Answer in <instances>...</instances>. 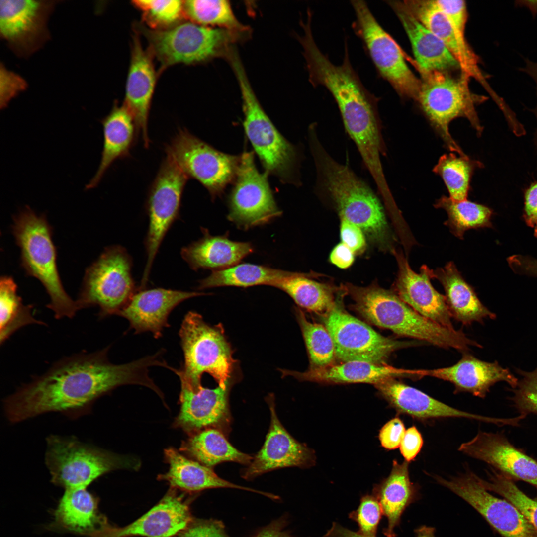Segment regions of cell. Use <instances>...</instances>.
<instances>
[{"mask_svg": "<svg viewBox=\"0 0 537 537\" xmlns=\"http://www.w3.org/2000/svg\"><path fill=\"white\" fill-rule=\"evenodd\" d=\"M109 348L63 358L21 386L4 400L7 419L17 423L48 412L79 415L89 410L97 398L123 385L158 390L149 374L151 367L161 365L157 354L114 364L108 360Z\"/></svg>", "mask_w": 537, "mask_h": 537, "instance_id": "1", "label": "cell"}, {"mask_svg": "<svg viewBox=\"0 0 537 537\" xmlns=\"http://www.w3.org/2000/svg\"><path fill=\"white\" fill-rule=\"evenodd\" d=\"M311 145L318 186L333 201L341 218L359 227L382 248H391L393 238L383 207L370 187L349 167L332 158L315 136Z\"/></svg>", "mask_w": 537, "mask_h": 537, "instance_id": "2", "label": "cell"}, {"mask_svg": "<svg viewBox=\"0 0 537 537\" xmlns=\"http://www.w3.org/2000/svg\"><path fill=\"white\" fill-rule=\"evenodd\" d=\"M13 221L12 232L20 250L21 265L28 275L38 279L45 287L50 299L46 306L56 319L73 318L80 309L62 284L52 229L45 216L26 207Z\"/></svg>", "mask_w": 537, "mask_h": 537, "instance_id": "3", "label": "cell"}, {"mask_svg": "<svg viewBox=\"0 0 537 537\" xmlns=\"http://www.w3.org/2000/svg\"><path fill=\"white\" fill-rule=\"evenodd\" d=\"M179 334L184 362L180 369L175 368L173 372L180 383L198 388L202 386L201 378L205 373L219 386L234 381L235 361L221 326L209 325L199 313L189 311L183 319Z\"/></svg>", "mask_w": 537, "mask_h": 537, "instance_id": "4", "label": "cell"}, {"mask_svg": "<svg viewBox=\"0 0 537 537\" xmlns=\"http://www.w3.org/2000/svg\"><path fill=\"white\" fill-rule=\"evenodd\" d=\"M238 81L244 114L246 136L265 172L283 183H298V155L295 146L279 132L260 104L239 56L229 61Z\"/></svg>", "mask_w": 537, "mask_h": 537, "instance_id": "5", "label": "cell"}, {"mask_svg": "<svg viewBox=\"0 0 537 537\" xmlns=\"http://www.w3.org/2000/svg\"><path fill=\"white\" fill-rule=\"evenodd\" d=\"M140 28L149 44L150 53L163 68L226 57L233 44L247 36V33L206 27L192 21L164 30Z\"/></svg>", "mask_w": 537, "mask_h": 537, "instance_id": "6", "label": "cell"}, {"mask_svg": "<svg viewBox=\"0 0 537 537\" xmlns=\"http://www.w3.org/2000/svg\"><path fill=\"white\" fill-rule=\"evenodd\" d=\"M421 73L423 80L416 101L446 147L452 152L465 155L450 133L449 124L456 118H465L481 135L483 128L475 105L485 98L473 97L463 78L457 81L438 71Z\"/></svg>", "mask_w": 537, "mask_h": 537, "instance_id": "7", "label": "cell"}, {"mask_svg": "<svg viewBox=\"0 0 537 537\" xmlns=\"http://www.w3.org/2000/svg\"><path fill=\"white\" fill-rule=\"evenodd\" d=\"M45 464L51 481L64 489L86 488L111 471L136 466L131 460L82 443L75 438H47Z\"/></svg>", "mask_w": 537, "mask_h": 537, "instance_id": "8", "label": "cell"}, {"mask_svg": "<svg viewBox=\"0 0 537 537\" xmlns=\"http://www.w3.org/2000/svg\"><path fill=\"white\" fill-rule=\"evenodd\" d=\"M132 259L120 245L108 247L86 270L76 300L80 310L99 308L100 318L118 315L137 292Z\"/></svg>", "mask_w": 537, "mask_h": 537, "instance_id": "9", "label": "cell"}, {"mask_svg": "<svg viewBox=\"0 0 537 537\" xmlns=\"http://www.w3.org/2000/svg\"><path fill=\"white\" fill-rule=\"evenodd\" d=\"M351 3L356 14L352 28L378 75L389 82L400 96L416 101L421 81L408 66L401 48L379 24L365 1L353 0Z\"/></svg>", "mask_w": 537, "mask_h": 537, "instance_id": "10", "label": "cell"}, {"mask_svg": "<svg viewBox=\"0 0 537 537\" xmlns=\"http://www.w3.org/2000/svg\"><path fill=\"white\" fill-rule=\"evenodd\" d=\"M189 178L169 154L150 187L146 201L149 223L145 241L146 262L140 286L145 288L154 260L169 228L179 217Z\"/></svg>", "mask_w": 537, "mask_h": 537, "instance_id": "11", "label": "cell"}, {"mask_svg": "<svg viewBox=\"0 0 537 537\" xmlns=\"http://www.w3.org/2000/svg\"><path fill=\"white\" fill-rule=\"evenodd\" d=\"M323 320L333 339L336 358L341 360L385 364L395 351L417 345L416 341H400L386 337L350 315L336 299Z\"/></svg>", "mask_w": 537, "mask_h": 537, "instance_id": "12", "label": "cell"}, {"mask_svg": "<svg viewBox=\"0 0 537 537\" xmlns=\"http://www.w3.org/2000/svg\"><path fill=\"white\" fill-rule=\"evenodd\" d=\"M166 152L189 178L206 188L213 199L234 182L241 160V155L219 151L185 128L179 129Z\"/></svg>", "mask_w": 537, "mask_h": 537, "instance_id": "13", "label": "cell"}, {"mask_svg": "<svg viewBox=\"0 0 537 537\" xmlns=\"http://www.w3.org/2000/svg\"><path fill=\"white\" fill-rule=\"evenodd\" d=\"M266 172H260L254 153L244 151L228 199V219L247 229L269 222L281 214L275 202Z\"/></svg>", "mask_w": 537, "mask_h": 537, "instance_id": "14", "label": "cell"}, {"mask_svg": "<svg viewBox=\"0 0 537 537\" xmlns=\"http://www.w3.org/2000/svg\"><path fill=\"white\" fill-rule=\"evenodd\" d=\"M432 477L472 506L503 537H537V531L519 510L508 500L489 493L473 472L449 479Z\"/></svg>", "mask_w": 537, "mask_h": 537, "instance_id": "15", "label": "cell"}, {"mask_svg": "<svg viewBox=\"0 0 537 537\" xmlns=\"http://www.w3.org/2000/svg\"><path fill=\"white\" fill-rule=\"evenodd\" d=\"M57 1H0L1 38L17 56L27 58L49 39L47 23Z\"/></svg>", "mask_w": 537, "mask_h": 537, "instance_id": "16", "label": "cell"}, {"mask_svg": "<svg viewBox=\"0 0 537 537\" xmlns=\"http://www.w3.org/2000/svg\"><path fill=\"white\" fill-rule=\"evenodd\" d=\"M267 400L270 412L269 428L262 448L241 473L246 480L281 468L310 467L315 462L314 451L296 440L281 423L273 396L270 395Z\"/></svg>", "mask_w": 537, "mask_h": 537, "instance_id": "17", "label": "cell"}, {"mask_svg": "<svg viewBox=\"0 0 537 537\" xmlns=\"http://www.w3.org/2000/svg\"><path fill=\"white\" fill-rule=\"evenodd\" d=\"M233 382L213 389L202 386L194 389L180 383L181 407L175 426L190 435L209 428L228 434L231 422L229 396Z\"/></svg>", "mask_w": 537, "mask_h": 537, "instance_id": "18", "label": "cell"}, {"mask_svg": "<svg viewBox=\"0 0 537 537\" xmlns=\"http://www.w3.org/2000/svg\"><path fill=\"white\" fill-rule=\"evenodd\" d=\"M398 270L393 292L418 313L443 327L455 329L445 296L433 286L432 269L422 266L419 273L411 268L401 252L393 249Z\"/></svg>", "mask_w": 537, "mask_h": 537, "instance_id": "19", "label": "cell"}, {"mask_svg": "<svg viewBox=\"0 0 537 537\" xmlns=\"http://www.w3.org/2000/svg\"><path fill=\"white\" fill-rule=\"evenodd\" d=\"M410 377L429 376L452 383L456 392H466L484 398L495 383L505 381L515 388L518 379L498 362L482 361L470 354L464 353L455 364L433 369H406Z\"/></svg>", "mask_w": 537, "mask_h": 537, "instance_id": "20", "label": "cell"}, {"mask_svg": "<svg viewBox=\"0 0 537 537\" xmlns=\"http://www.w3.org/2000/svg\"><path fill=\"white\" fill-rule=\"evenodd\" d=\"M458 450L512 479L523 480L537 488V462L501 434L479 431L472 439L461 444Z\"/></svg>", "mask_w": 537, "mask_h": 537, "instance_id": "21", "label": "cell"}, {"mask_svg": "<svg viewBox=\"0 0 537 537\" xmlns=\"http://www.w3.org/2000/svg\"><path fill=\"white\" fill-rule=\"evenodd\" d=\"M205 294L196 291L156 288L137 292L118 315L126 319L136 334L151 332L160 338L169 327L168 317L183 301Z\"/></svg>", "mask_w": 537, "mask_h": 537, "instance_id": "22", "label": "cell"}, {"mask_svg": "<svg viewBox=\"0 0 537 537\" xmlns=\"http://www.w3.org/2000/svg\"><path fill=\"white\" fill-rule=\"evenodd\" d=\"M389 378L375 385L380 395L397 413L421 421L459 418L500 423L502 420L477 415L450 406L397 379Z\"/></svg>", "mask_w": 537, "mask_h": 537, "instance_id": "23", "label": "cell"}, {"mask_svg": "<svg viewBox=\"0 0 537 537\" xmlns=\"http://www.w3.org/2000/svg\"><path fill=\"white\" fill-rule=\"evenodd\" d=\"M136 36L133 39L123 104L133 116L138 135L141 136L145 147L148 148V124L156 73L151 54L143 49Z\"/></svg>", "mask_w": 537, "mask_h": 537, "instance_id": "24", "label": "cell"}, {"mask_svg": "<svg viewBox=\"0 0 537 537\" xmlns=\"http://www.w3.org/2000/svg\"><path fill=\"white\" fill-rule=\"evenodd\" d=\"M403 2L415 18L445 43L458 62L463 74V78L467 80L473 77L488 87L479 70L477 57L470 50L465 37L456 31L435 0Z\"/></svg>", "mask_w": 537, "mask_h": 537, "instance_id": "25", "label": "cell"}, {"mask_svg": "<svg viewBox=\"0 0 537 537\" xmlns=\"http://www.w3.org/2000/svg\"><path fill=\"white\" fill-rule=\"evenodd\" d=\"M191 521L186 504L179 497L170 493L131 524L107 529L103 537H170L185 530Z\"/></svg>", "mask_w": 537, "mask_h": 537, "instance_id": "26", "label": "cell"}, {"mask_svg": "<svg viewBox=\"0 0 537 537\" xmlns=\"http://www.w3.org/2000/svg\"><path fill=\"white\" fill-rule=\"evenodd\" d=\"M385 2L393 10L402 24L421 73H445L460 68L442 40L419 22L403 1L386 0Z\"/></svg>", "mask_w": 537, "mask_h": 537, "instance_id": "27", "label": "cell"}, {"mask_svg": "<svg viewBox=\"0 0 537 537\" xmlns=\"http://www.w3.org/2000/svg\"><path fill=\"white\" fill-rule=\"evenodd\" d=\"M281 372L283 376H291L301 381L329 384L365 383L374 385L389 378L408 377L405 369L362 361L310 367L304 372L283 370Z\"/></svg>", "mask_w": 537, "mask_h": 537, "instance_id": "28", "label": "cell"}, {"mask_svg": "<svg viewBox=\"0 0 537 537\" xmlns=\"http://www.w3.org/2000/svg\"><path fill=\"white\" fill-rule=\"evenodd\" d=\"M103 144L98 169L87 189L96 187L106 171L119 159L130 156V151L139 135L134 119L124 104L115 103L110 112L102 120Z\"/></svg>", "mask_w": 537, "mask_h": 537, "instance_id": "29", "label": "cell"}, {"mask_svg": "<svg viewBox=\"0 0 537 537\" xmlns=\"http://www.w3.org/2000/svg\"><path fill=\"white\" fill-rule=\"evenodd\" d=\"M432 278L443 285L445 297L451 317L464 325L484 319H495L496 315L480 301L472 287L462 276L454 263L432 269Z\"/></svg>", "mask_w": 537, "mask_h": 537, "instance_id": "30", "label": "cell"}, {"mask_svg": "<svg viewBox=\"0 0 537 537\" xmlns=\"http://www.w3.org/2000/svg\"><path fill=\"white\" fill-rule=\"evenodd\" d=\"M203 236L181 250L182 259L192 269H223L237 265L252 253L253 247L248 242L230 240L226 235L212 236L202 228Z\"/></svg>", "mask_w": 537, "mask_h": 537, "instance_id": "31", "label": "cell"}, {"mask_svg": "<svg viewBox=\"0 0 537 537\" xmlns=\"http://www.w3.org/2000/svg\"><path fill=\"white\" fill-rule=\"evenodd\" d=\"M409 463L393 460L388 476L374 486L372 495L379 502L383 514L387 519L383 530L387 537H395V529L400 523L404 511L418 497V488L411 481Z\"/></svg>", "mask_w": 537, "mask_h": 537, "instance_id": "32", "label": "cell"}, {"mask_svg": "<svg viewBox=\"0 0 537 537\" xmlns=\"http://www.w3.org/2000/svg\"><path fill=\"white\" fill-rule=\"evenodd\" d=\"M164 454L169 469L159 478L175 488L191 492L210 488H231L269 496L268 493L239 486L220 478L211 468L185 457L173 448L166 449Z\"/></svg>", "mask_w": 537, "mask_h": 537, "instance_id": "33", "label": "cell"}, {"mask_svg": "<svg viewBox=\"0 0 537 537\" xmlns=\"http://www.w3.org/2000/svg\"><path fill=\"white\" fill-rule=\"evenodd\" d=\"M180 450L192 459L211 468L223 462H235L248 466L251 456L238 450L220 430L209 428L190 435Z\"/></svg>", "mask_w": 537, "mask_h": 537, "instance_id": "34", "label": "cell"}, {"mask_svg": "<svg viewBox=\"0 0 537 537\" xmlns=\"http://www.w3.org/2000/svg\"><path fill=\"white\" fill-rule=\"evenodd\" d=\"M96 498L87 489H65L54 515L56 521L72 532L88 534L102 525Z\"/></svg>", "mask_w": 537, "mask_h": 537, "instance_id": "35", "label": "cell"}, {"mask_svg": "<svg viewBox=\"0 0 537 537\" xmlns=\"http://www.w3.org/2000/svg\"><path fill=\"white\" fill-rule=\"evenodd\" d=\"M292 273L256 264H238L227 268L214 270L200 280L198 289L221 286L248 287L258 285L273 286Z\"/></svg>", "mask_w": 537, "mask_h": 537, "instance_id": "36", "label": "cell"}, {"mask_svg": "<svg viewBox=\"0 0 537 537\" xmlns=\"http://www.w3.org/2000/svg\"><path fill=\"white\" fill-rule=\"evenodd\" d=\"M310 276L293 272L273 287L286 292L300 307L323 316L334 305V294L341 288L318 282Z\"/></svg>", "mask_w": 537, "mask_h": 537, "instance_id": "37", "label": "cell"}, {"mask_svg": "<svg viewBox=\"0 0 537 537\" xmlns=\"http://www.w3.org/2000/svg\"><path fill=\"white\" fill-rule=\"evenodd\" d=\"M13 279L3 276L0 280V343H4L14 332L27 325L44 324L32 314L33 306L25 305L17 293Z\"/></svg>", "mask_w": 537, "mask_h": 537, "instance_id": "38", "label": "cell"}, {"mask_svg": "<svg viewBox=\"0 0 537 537\" xmlns=\"http://www.w3.org/2000/svg\"><path fill=\"white\" fill-rule=\"evenodd\" d=\"M434 206L446 211L448 219L445 224L459 239H462L465 232L469 229L492 227L493 210L484 205L467 199L456 201L443 195Z\"/></svg>", "mask_w": 537, "mask_h": 537, "instance_id": "39", "label": "cell"}, {"mask_svg": "<svg viewBox=\"0 0 537 537\" xmlns=\"http://www.w3.org/2000/svg\"><path fill=\"white\" fill-rule=\"evenodd\" d=\"M482 167L478 161L456 153L442 155L433 171L441 177L449 194L456 201L467 199L475 170Z\"/></svg>", "mask_w": 537, "mask_h": 537, "instance_id": "40", "label": "cell"}, {"mask_svg": "<svg viewBox=\"0 0 537 537\" xmlns=\"http://www.w3.org/2000/svg\"><path fill=\"white\" fill-rule=\"evenodd\" d=\"M184 9L185 16L197 24L241 33L248 32V28L236 18L228 0H186Z\"/></svg>", "mask_w": 537, "mask_h": 537, "instance_id": "41", "label": "cell"}, {"mask_svg": "<svg viewBox=\"0 0 537 537\" xmlns=\"http://www.w3.org/2000/svg\"><path fill=\"white\" fill-rule=\"evenodd\" d=\"M309 357L311 367L319 368L334 364L336 358L333 339L326 327L307 320L304 313L296 310Z\"/></svg>", "mask_w": 537, "mask_h": 537, "instance_id": "42", "label": "cell"}, {"mask_svg": "<svg viewBox=\"0 0 537 537\" xmlns=\"http://www.w3.org/2000/svg\"><path fill=\"white\" fill-rule=\"evenodd\" d=\"M479 479L487 491L498 494L516 506L537 531V501L520 490L511 477L498 471L489 473L488 480Z\"/></svg>", "mask_w": 537, "mask_h": 537, "instance_id": "43", "label": "cell"}, {"mask_svg": "<svg viewBox=\"0 0 537 537\" xmlns=\"http://www.w3.org/2000/svg\"><path fill=\"white\" fill-rule=\"evenodd\" d=\"M133 3L142 12L145 23L153 30L175 26L185 16L184 1L180 0H136Z\"/></svg>", "mask_w": 537, "mask_h": 537, "instance_id": "44", "label": "cell"}, {"mask_svg": "<svg viewBox=\"0 0 537 537\" xmlns=\"http://www.w3.org/2000/svg\"><path fill=\"white\" fill-rule=\"evenodd\" d=\"M383 512L380 505L373 495L362 496L358 508L349 514V518L357 523L358 531L367 536H375Z\"/></svg>", "mask_w": 537, "mask_h": 537, "instance_id": "45", "label": "cell"}, {"mask_svg": "<svg viewBox=\"0 0 537 537\" xmlns=\"http://www.w3.org/2000/svg\"><path fill=\"white\" fill-rule=\"evenodd\" d=\"M521 373L523 378L514 390L515 406L522 414H537V368L532 372Z\"/></svg>", "mask_w": 537, "mask_h": 537, "instance_id": "46", "label": "cell"}, {"mask_svg": "<svg viewBox=\"0 0 537 537\" xmlns=\"http://www.w3.org/2000/svg\"><path fill=\"white\" fill-rule=\"evenodd\" d=\"M27 87L24 78L13 72L1 63L0 67V107H6L13 98L23 92Z\"/></svg>", "mask_w": 537, "mask_h": 537, "instance_id": "47", "label": "cell"}, {"mask_svg": "<svg viewBox=\"0 0 537 537\" xmlns=\"http://www.w3.org/2000/svg\"><path fill=\"white\" fill-rule=\"evenodd\" d=\"M439 8L448 18L456 31L465 37L467 11L464 0H436Z\"/></svg>", "mask_w": 537, "mask_h": 537, "instance_id": "48", "label": "cell"}, {"mask_svg": "<svg viewBox=\"0 0 537 537\" xmlns=\"http://www.w3.org/2000/svg\"><path fill=\"white\" fill-rule=\"evenodd\" d=\"M179 537H230L222 522L216 520H202L190 524Z\"/></svg>", "mask_w": 537, "mask_h": 537, "instance_id": "49", "label": "cell"}, {"mask_svg": "<svg viewBox=\"0 0 537 537\" xmlns=\"http://www.w3.org/2000/svg\"><path fill=\"white\" fill-rule=\"evenodd\" d=\"M406 430L403 421L399 417L392 418L380 430L379 439L381 446L388 450L399 448Z\"/></svg>", "mask_w": 537, "mask_h": 537, "instance_id": "50", "label": "cell"}, {"mask_svg": "<svg viewBox=\"0 0 537 537\" xmlns=\"http://www.w3.org/2000/svg\"><path fill=\"white\" fill-rule=\"evenodd\" d=\"M340 237L342 242L354 253L362 252L366 247L365 238L362 230L357 225L341 219Z\"/></svg>", "mask_w": 537, "mask_h": 537, "instance_id": "51", "label": "cell"}, {"mask_svg": "<svg viewBox=\"0 0 537 537\" xmlns=\"http://www.w3.org/2000/svg\"><path fill=\"white\" fill-rule=\"evenodd\" d=\"M423 445L422 435L415 426L406 429L399 446L401 454L405 461L410 463L414 460L420 452Z\"/></svg>", "mask_w": 537, "mask_h": 537, "instance_id": "52", "label": "cell"}, {"mask_svg": "<svg viewBox=\"0 0 537 537\" xmlns=\"http://www.w3.org/2000/svg\"><path fill=\"white\" fill-rule=\"evenodd\" d=\"M523 218L526 224L534 227L537 224V181L525 191Z\"/></svg>", "mask_w": 537, "mask_h": 537, "instance_id": "53", "label": "cell"}, {"mask_svg": "<svg viewBox=\"0 0 537 537\" xmlns=\"http://www.w3.org/2000/svg\"><path fill=\"white\" fill-rule=\"evenodd\" d=\"M354 252L342 242L334 247L330 253L329 259L336 267L346 269L350 267L355 260Z\"/></svg>", "mask_w": 537, "mask_h": 537, "instance_id": "54", "label": "cell"}, {"mask_svg": "<svg viewBox=\"0 0 537 537\" xmlns=\"http://www.w3.org/2000/svg\"><path fill=\"white\" fill-rule=\"evenodd\" d=\"M286 521L281 518L273 521L261 530L254 537H292L284 530Z\"/></svg>", "mask_w": 537, "mask_h": 537, "instance_id": "55", "label": "cell"}, {"mask_svg": "<svg viewBox=\"0 0 537 537\" xmlns=\"http://www.w3.org/2000/svg\"><path fill=\"white\" fill-rule=\"evenodd\" d=\"M321 537H376V536H367L354 532L341 526L339 523L334 522L332 527L325 534Z\"/></svg>", "mask_w": 537, "mask_h": 537, "instance_id": "56", "label": "cell"}, {"mask_svg": "<svg viewBox=\"0 0 537 537\" xmlns=\"http://www.w3.org/2000/svg\"><path fill=\"white\" fill-rule=\"evenodd\" d=\"M523 272L526 275L537 277V259L528 257L523 265Z\"/></svg>", "mask_w": 537, "mask_h": 537, "instance_id": "57", "label": "cell"}, {"mask_svg": "<svg viewBox=\"0 0 537 537\" xmlns=\"http://www.w3.org/2000/svg\"><path fill=\"white\" fill-rule=\"evenodd\" d=\"M434 528L422 526L415 530L416 537H436Z\"/></svg>", "mask_w": 537, "mask_h": 537, "instance_id": "58", "label": "cell"}, {"mask_svg": "<svg viewBox=\"0 0 537 537\" xmlns=\"http://www.w3.org/2000/svg\"><path fill=\"white\" fill-rule=\"evenodd\" d=\"M534 236L537 238V224L534 227Z\"/></svg>", "mask_w": 537, "mask_h": 537, "instance_id": "59", "label": "cell"}]
</instances>
